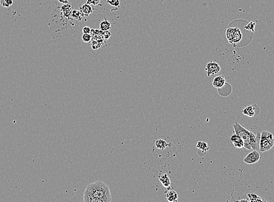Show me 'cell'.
Masks as SVG:
<instances>
[{"mask_svg":"<svg viewBox=\"0 0 274 202\" xmlns=\"http://www.w3.org/2000/svg\"><path fill=\"white\" fill-rule=\"evenodd\" d=\"M83 16H84L83 14H82V12L80 11H78V10L72 11L71 15V18L73 19L81 20L82 19V18H83Z\"/></svg>","mask_w":274,"mask_h":202,"instance_id":"cell-17","label":"cell"},{"mask_svg":"<svg viewBox=\"0 0 274 202\" xmlns=\"http://www.w3.org/2000/svg\"><path fill=\"white\" fill-rule=\"evenodd\" d=\"M260 158V155L257 150H253L243 160V161L248 164H254L257 162Z\"/></svg>","mask_w":274,"mask_h":202,"instance_id":"cell-6","label":"cell"},{"mask_svg":"<svg viewBox=\"0 0 274 202\" xmlns=\"http://www.w3.org/2000/svg\"><path fill=\"white\" fill-rule=\"evenodd\" d=\"M247 197L249 199V201L251 202H266L265 200H264L261 199V197L253 193H249L247 194Z\"/></svg>","mask_w":274,"mask_h":202,"instance_id":"cell-15","label":"cell"},{"mask_svg":"<svg viewBox=\"0 0 274 202\" xmlns=\"http://www.w3.org/2000/svg\"><path fill=\"white\" fill-rule=\"evenodd\" d=\"M226 37L232 44L238 43L242 37L240 30L237 27H229L226 30Z\"/></svg>","mask_w":274,"mask_h":202,"instance_id":"cell-4","label":"cell"},{"mask_svg":"<svg viewBox=\"0 0 274 202\" xmlns=\"http://www.w3.org/2000/svg\"><path fill=\"white\" fill-rule=\"evenodd\" d=\"M205 70L207 71L208 76L210 77L211 75L218 74L221 71V67L217 62L215 61H211L208 63Z\"/></svg>","mask_w":274,"mask_h":202,"instance_id":"cell-5","label":"cell"},{"mask_svg":"<svg viewBox=\"0 0 274 202\" xmlns=\"http://www.w3.org/2000/svg\"><path fill=\"white\" fill-rule=\"evenodd\" d=\"M92 35L91 34H84L82 36V40L85 43H89L92 40Z\"/></svg>","mask_w":274,"mask_h":202,"instance_id":"cell-20","label":"cell"},{"mask_svg":"<svg viewBox=\"0 0 274 202\" xmlns=\"http://www.w3.org/2000/svg\"><path fill=\"white\" fill-rule=\"evenodd\" d=\"M80 9H81L80 12L85 16H89L91 14H92V12H93L92 7L91 6V5L88 4L87 3L83 5L81 7Z\"/></svg>","mask_w":274,"mask_h":202,"instance_id":"cell-11","label":"cell"},{"mask_svg":"<svg viewBox=\"0 0 274 202\" xmlns=\"http://www.w3.org/2000/svg\"><path fill=\"white\" fill-rule=\"evenodd\" d=\"M101 41H102V40H100L98 41H93L92 44V48H93L94 50L98 49V48H99L101 46V43H100Z\"/></svg>","mask_w":274,"mask_h":202,"instance_id":"cell-21","label":"cell"},{"mask_svg":"<svg viewBox=\"0 0 274 202\" xmlns=\"http://www.w3.org/2000/svg\"><path fill=\"white\" fill-rule=\"evenodd\" d=\"M58 1L60 3L64 4H68V0H58Z\"/></svg>","mask_w":274,"mask_h":202,"instance_id":"cell-27","label":"cell"},{"mask_svg":"<svg viewBox=\"0 0 274 202\" xmlns=\"http://www.w3.org/2000/svg\"><path fill=\"white\" fill-rule=\"evenodd\" d=\"M251 22H250V25H251V26H250V24L248 23V24L247 25V26H245V27H244V28H245V29H248V30H253V31H254L253 30H254V25H255V23H254L253 24V25H251Z\"/></svg>","mask_w":274,"mask_h":202,"instance_id":"cell-26","label":"cell"},{"mask_svg":"<svg viewBox=\"0 0 274 202\" xmlns=\"http://www.w3.org/2000/svg\"><path fill=\"white\" fill-rule=\"evenodd\" d=\"M107 2L111 5L114 7H119L120 1L119 0H107Z\"/></svg>","mask_w":274,"mask_h":202,"instance_id":"cell-22","label":"cell"},{"mask_svg":"<svg viewBox=\"0 0 274 202\" xmlns=\"http://www.w3.org/2000/svg\"><path fill=\"white\" fill-rule=\"evenodd\" d=\"M85 202H110L112 196L109 187L105 183L97 181L88 185L84 192Z\"/></svg>","mask_w":274,"mask_h":202,"instance_id":"cell-1","label":"cell"},{"mask_svg":"<svg viewBox=\"0 0 274 202\" xmlns=\"http://www.w3.org/2000/svg\"><path fill=\"white\" fill-rule=\"evenodd\" d=\"M196 147L198 149H200L202 151H204V152H207L209 149V148L208 147L207 143H206L204 141H198Z\"/></svg>","mask_w":274,"mask_h":202,"instance_id":"cell-18","label":"cell"},{"mask_svg":"<svg viewBox=\"0 0 274 202\" xmlns=\"http://www.w3.org/2000/svg\"><path fill=\"white\" fill-rule=\"evenodd\" d=\"M159 179L164 187L169 188L170 186V180L166 174L160 175L159 176Z\"/></svg>","mask_w":274,"mask_h":202,"instance_id":"cell-12","label":"cell"},{"mask_svg":"<svg viewBox=\"0 0 274 202\" xmlns=\"http://www.w3.org/2000/svg\"><path fill=\"white\" fill-rule=\"evenodd\" d=\"M112 29L111 23L107 20L106 18H105L104 20H103L100 23V29L102 31L109 30Z\"/></svg>","mask_w":274,"mask_h":202,"instance_id":"cell-16","label":"cell"},{"mask_svg":"<svg viewBox=\"0 0 274 202\" xmlns=\"http://www.w3.org/2000/svg\"><path fill=\"white\" fill-rule=\"evenodd\" d=\"M91 29L89 26H85L82 29V33L83 34H91Z\"/></svg>","mask_w":274,"mask_h":202,"instance_id":"cell-25","label":"cell"},{"mask_svg":"<svg viewBox=\"0 0 274 202\" xmlns=\"http://www.w3.org/2000/svg\"><path fill=\"white\" fill-rule=\"evenodd\" d=\"M230 140L235 148H244V143L239 135L234 134L231 136Z\"/></svg>","mask_w":274,"mask_h":202,"instance_id":"cell-8","label":"cell"},{"mask_svg":"<svg viewBox=\"0 0 274 202\" xmlns=\"http://www.w3.org/2000/svg\"><path fill=\"white\" fill-rule=\"evenodd\" d=\"M242 113L243 114L246 115L249 117H253L255 114V107L253 106H247L242 111Z\"/></svg>","mask_w":274,"mask_h":202,"instance_id":"cell-14","label":"cell"},{"mask_svg":"<svg viewBox=\"0 0 274 202\" xmlns=\"http://www.w3.org/2000/svg\"><path fill=\"white\" fill-rule=\"evenodd\" d=\"M61 12L62 15H64V16H65L67 18H71V15L72 12V8L69 4H64L62 7H61Z\"/></svg>","mask_w":274,"mask_h":202,"instance_id":"cell-9","label":"cell"},{"mask_svg":"<svg viewBox=\"0 0 274 202\" xmlns=\"http://www.w3.org/2000/svg\"><path fill=\"white\" fill-rule=\"evenodd\" d=\"M259 145L261 152L269 150L274 146V135L267 131H262L260 138Z\"/></svg>","mask_w":274,"mask_h":202,"instance_id":"cell-3","label":"cell"},{"mask_svg":"<svg viewBox=\"0 0 274 202\" xmlns=\"http://www.w3.org/2000/svg\"><path fill=\"white\" fill-rule=\"evenodd\" d=\"M226 83V79L223 75H219L215 77L212 82V85L214 88L220 89L225 86Z\"/></svg>","mask_w":274,"mask_h":202,"instance_id":"cell-7","label":"cell"},{"mask_svg":"<svg viewBox=\"0 0 274 202\" xmlns=\"http://www.w3.org/2000/svg\"><path fill=\"white\" fill-rule=\"evenodd\" d=\"M166 197L169 202H177L178 199V195L176 191L173 190H170L166 193Z\"/></svg>","mask_w":274,"mask_h":202,"instance_id":"cell-10","label":"cell"},{"mask_svg":"<svg viewBox=\"0 0 274 202\" xmlns=\"http://www.w3.org/2000/svg\"><path fill=\"white\" fill-rule=\"evenodd\" d=\"M1 5L4 7H9L13 4V0H1Z\"/></svg>","mask_w":274,"mask_h":202,"instance_id":"cell-19","label":"cell"},{"mask_svg":"<svg viewBox=\"0 0 274 202\" xmlns=\"http://www.w3.org/2000/svg\"><path fill=\"white\" fill-rule=\"evenodd\" d=\"M171 145L170 143H167V141L163 139H158L155 141L156 147L160 150H164L166 148L170 146Z\"/></svg>","mask_w":274,"mask_h":202,"instance_id":"cell-13","label":"cell"},{"mask_svg":"<svg viewBox=\"0 0 274 202\" xmlns=\"http://www.w3.org/2000/svg\"><path fill=\"white\" fill-rule=\"evenodd\" d=\"M100 0H87V4L91 5L92 4L94 5H97L100 3Z\"/></svg>","mask_w":274,"mask_h":202,"instance_id":"cell-24","label":"cell"},{"mask_svg":"<svg viewBox=\"0 0 274 202\" xmlns=\"http://www.w3.org/2000/svg\"><path fill=\"white\" fill-rule=\"evenodd\" d=\"M234 132L239 135L244 143V148L247 150H257L258 148V136L240 125L237 122L233 125Z\"/></svg>","mask_w":274,"mask_h":202,"instance_id":"cell-2","label":"cell"},{"mask_svg":"<svg viewBox=\"0 0 274 202\" xmlns=\"http://www.w3.org/2000/svg\"><path fill=\"white\" fill-rule=\"evenodd\" d=\"M110 36H111V33L109 30L103 31V38L104 39L107 40L110 37Z\"/></svg>","mask_w":274,"mask_h":202,"instance_id":"cell-23","label":"cell"}]
</instances>
